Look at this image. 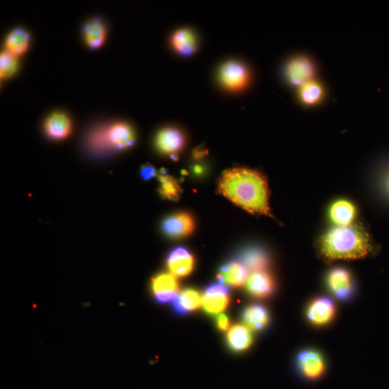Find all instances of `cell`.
<instances>
[{
	"mask_svg": "<svg viewBox=\"0 0 389 389\" xmlns=\"http://www.w3.org/2000/svg\"><path fill=\"white\" fill-rule=\"evenodd\" d=\"M167 265L171 274L176 277H185L193 270L194 258L186 248H176L168 255Z\"/></svg>",
	"mask_w": 389,
	"mask_h": 389,
	"instance_id": "obj_13",
	"label": "cell"
},
{
	"mask_svg": "<svg viewBox=\"0 0 389 389\" xmlns=\"http://www.w3.org/2000/svg\"><path fill=\"white\" fill-rule=\"evenodd\" d=\"M158 172L155 168L150 166L146 165L142 167L141 171V176L143 179L148 181L157 176Z\"/></svg>",
	"mask_w": 389,
	"mask_h": 389,
	"instance_id": "obj_28",
	"label": "cell"
},
{
	"mask_svg": "<svg viewBox=\"0 0 389 389\" xmlns=\"http://www.w3.org/2000/svg\"><path fill=\"white\" fill-rule=\"evenodd\" d=\"M135 142L133 128L123 122L97 128L88 139L90 148L96 153L123 151L133 146Z\"/></svg>",
	"mask_w": 389,
	"mask_h": 389,
	"instance_id": "obj_3",
	"label": "cell"
},
{
	"mask_svg": "<svg viewBox=\"0 0 389 389\" xmlns=\"http://www.w3.org/2000/svg\"><path fill=\"white\" fill-rule=\"evenodd\" d=\"M373 249L368 232L357 225L336 226L326 233L320 241L323 256L333 261L363 258Z\"/></svg>",
	"mask_w": 389,
	"mask_h": 389,
	"instance_id": "obj_2",
	"label": "cell"
},
{
	"mask_svg": "<svg viewBox=\"0 0 389 389\" xmlns=\"http://www.w3.org/2000/svg\"><path fill=\"white\" fill-rule=\"evenodd\" d=\"M327 283L330 291L338 299H349L354 293L353 281L351 274L346 269H333L328 275Z\"/></svg>",
	"mask_w": 389,
	"mask_h": 389,
	"instance_id": "obj_9",
	"label": "cell"
},
{
	"mask_svg": "<svg viewBox=\"0 0 389 389\" xmlns=\"http://www.w3.org/2000/svg\"><path fill=\"white\" fill-rule=\"evenodd\" d=\"M193 172L198 176H201L203 173L204 170L201 166H195L193 168Z\"/></svg>",
	"mask_w": 389,
	"mask_h": 389,
	"instance_id": "obj_31",
	"label": "cell"
},
{
	"mask_svg": "<svg viewBox=\"0 0 389 389\" xmlns=\"http://www.w3.org/2000/svg\"><path fill=\"white\" fill-rule=\"evenodd\" d=\"M219 79L223 86L231 91H240L249 84L251 74L248 67L238 61L226 62L219 71Z\"/></svg>",
	"mask_w": 389,
	"mask_h": 389,
	"instance_id": "obj_4",
	"label": "cell"
},
{
	"mask_svg": "<svg viewBox=\"0 0 389 389\" xmlns=\"http://www.w3.org/2000/svg\"><path fill=\"white\" fill-rule=\"evenodd\" d=\"M306 314L311 323L323 326L330 323L334 318L335 305L331 299L320 297L310 303Z\"/></svg>",
	"mask_w": 389,
	"mask_h": 389,
	"instance_id": "obj_11",
	"label": "cell"
},
{
	"mask_svg": "<svg viewBox=\"0 0 389 389\" xmlns=\"http://www.w3.org/2000/svg\"><path fill=\"white\" fill-rule=\"evenodd\" d=\"M19 67L18 56L4 51L0 56V77L2 79H9L13 76Z\"/></svg>",
	"mask_w": 389,
	"mask_h": 389,
	"instance_id": "obj_27",
	"label": "cell"
},
{
	"mask_svg": "<svg viewBox=\"0 0 389 389\" xmlns=\"http://www.w3.org/2000/svg\"><path fill=\"white\" fill-rule=\"evenodd\" d=\"M238 261L249 272L265 271L269 266V256L266 251L260 247H249L241 252Z\"/></svg>",
	"mask_w": 389,
	"mask_h": 389,
	"instance_id": "obj_16",
	"label": "cell"
},
{
	"mask_svg": "<svg viewBox=\"0 0 389 389\" xmlns=\"http://www.w3.org/2000/svg\"><path fill=\"white\" fill-rule=\"evenodd\" d=\"M243 320L246 326L253 331L264 330L270 322L268 310L261 305L248 306L243 311Z\"/></svg>",
	"mask_w": 389,
	"mask_h": 389,
	"instance_id": "obj_19",
	"label": "cell"
},
{
	"mask_svg": "<svg viewBox=\"0 0 389 389\" xmlns=\"http://www.w3.org/2000/svg\"><path fill=\"white\" fill-rule=\"evenodd\" d=\"M30 34L22 28H17L10 33L6 40V51L16 56L24 54L29 49Z\"/></svg>",
	"mask_w": 389,
	"mask_h": 389,
	"instance_id": "obj_24",
	"label": "cell"
},
{
	"mask_svg": "<svg viewBox=\"0 0 389 389\" xmlns=\"http://www.w3.org/2000/svg\"><path fill=\"white\" fill-rule=\"evenodd\" d=\"M173 49L182 55L189 56L196 52L198 41L194 32L189 29L177 31L171 40Z\"/></svg>",
	"mask_w": 389,
	"mask_h": 389,
	"instance_id": "obj_23",
	"label": "cell"
},
{
	"mask_svg": "<svg viewBox=\"0 0 389 389\" xmlns=\"http://www.w3.org/2000/svg\"><path fill=\"white\" fill-rule=\"evenodd\" d=\"M299 95L304 104L315 105L322 100L323 89L319 84L313 81L300 87Z\"/></svg>",
	"mask_w": 389,
	"mask_h": 389,
	"instance_id": "obj_25",
	"label": "cell"
},
{
	"mask_svg": "<svg viewBox=\"0 0 389 389\" xmlns=\"http://www.w3.org/2000/svg\"><path fill=\"white\" fill-rule=\"evenodd\" d=\"M329 216L337 226H350L356 216V208L350 201L339 200L330 207Z\"/></svg>",
	"mask_w": 389,
	"mask_h": 389,
	"instance_id": "obj_21",
	"label": "cell"
},
{
	"mask_svg": "<svg viewBox=\"0 0 389 389\" xmlns=\"http://www.w3.org/2000/svg\"><path fill=\"white\" fill-rule=\"evenodd\" d=\"M44 129L51 138L62 140L69 136L72 124L67 115L63 113H54L45 121Z\"/></svg>",
	"mask_w": 389,
	"mask_h": 389,
	"instance_id": "obj_18",
	"label": "cell"
},
{
	"mask_svg": "<svg viewBox=\"0 0 389 389\" xmlns=\"http://www.w3.org/2000/svg\"><path fill=\"white\" fill-rule=\"evenodd\" d=\"M217 327L221 331H226L229 328V320L225 315H220L217 320Z\"/></svg>",
	"mask_w": 389,
	"mask_h": 389,
	"instance_id": "obj_29",
	"label": "cell"
},
{
	"mask_svg": "<svg viewBox=\"0 0 389 389\" xmlns=\"http://www.w3.org/2000/svg\"><path fill=\"white\" fill-rule=\"evenodd\" d=\"M153 297L159 303L173 301L179 293V283L171 273H161L152 280Z\"/></svg>",
	"mask_w": 389,
	"mask_h": 389,
	"instance_id": "obj_8",
	"label": "cell"
},
{
	"mask_svg": "<svg viewBox=\"0 0 389 389\" xmlns=\"http://www.w3.org/2000/svg\"><path fill=\"white\" fill-rule=\"evenodd\" d=\"M161 182L160 193L168 200H178L181 193V187L177 181L171 176L161 175L159 176Z\"/></svg>",
	"mask_w": 389,
	"mask_h": 389,
	"instance_id": "obj_26",
	"label": "cell"
},
{
	"mask_svg": "<svg viewBox=\"0 0 389 389\" xmlns=\"http://www.w3.org/2000/svg\"><path fill=\"white\" fill-rule=\"evenodd\" d=\"M253 340L251 330L242 325L232 327L227 334L228 346L233 351L241 352L248 349Z\"/></svg>",
	"mask_w": 389,
	"mask_h": 389,
	"instance_id": "obj_22",
	"label": "cell"
},
{
	"mask_svg": "<svg viewBox=\"0 0 389 389\" xmlns=\"http://www.w3.org/2000/svg\"><path fill=\"white\" fill-rule=\"evenodd\" d=\"M203 303V295L198 291L187 288L173 300V309L178 315H186L197 310Z\"/></svg>",
	"mask_w": 389,
	"mask_h": 389,
	"instance_id": "obj_17",
	"label": "cell"
},
{
	"mask_svg": "<svg viewBox=\"0 0 389 389\" xmlns=\"http://www.w3.org/2000/svg\"><path fill=\"white\" fill-rule=\"evenodd\" d=\"M249 271L238 260L223 265L218 273L219 282L225 286L241 287L247 283Z\"/></svg>",
	"mask_w": 389,
	"mask_h": 389,
	"instance_id": "obj_12",
	"label": "cell"
},
{
	"mask_svg": "<svg viewBox=\"0 0 389 389\" xmlns=\"http://www.w3.org/2000/svg\"><path fill=\"white\" fill-rule=\"evenodd\" d=\"M218 191L251 213L271 216L268 183L257 171L242 168L225 171L218 181Z\"/></svg>",
	"mask_w": 389,
	"mask_h": 389,
	"instance_id": "obj_1",
	"label": "cell"
},
{
	"mask_svg": "<svg viewBox=\"0 0 389 389\" xmlns=\"http://www.w3.org/2000/svg\"><path fill=\"white\" fill-rule=\"evenodd\" d=\"M206 151L205 150H203L202 148H196L195 151H194V158L196 159H201L204 157V156L206 155Z\"/></svg>",
	"mask_w": 389,
	"mask_h": 389,
	"instance_id": "obj_30",
	"label": "cell"
},
{
	"mask_svg": "<svg viewBox=\"0 0 389 389\" xmlns=\"http://www.w3.org/2000/svg\"><path fill=\"white\" fill-rule=\"evenodd\" d=\"M229 291L226 286L219 283L208 286L203 295V308L208 315H218L228 305Z\"/></svg>",
	"mask_w": 389,
	"mask_h": 389,
	"instance_id": "obj_6",
	"label": "cell"
},
{
	"mask_svg": "<svg viewBox=\"0 0 389 389\" xmlns=\"http://www.w3.org/2000/svg\"><path fill=\"white\" fill-rule=\"evenodd\" d=\"M194 221L187 213H178L166 218L162 225L166 235L178 239L188 236L194 230Z\"/></svg>",
	"mask_w": 389,
	"mask_h": 389,
	"instance_id": "obj_10",
	"label": "cell"
},
{
	"mask_svg": "<svg viewBox=\"0 0 389 389\" xmlns=\"http://www.w3.org/2000/svg\"><path fill=\"white\" fill-rule=\"evenodd\" d=\"M300 373L306 378L315 380L321 377L325 370L323 356L313 349L300 352L296 359Z\"/></svg>",
	"mask_w": 389,
	"mask_h": 389,
	"instance_id": "obj_7",
	"label": "cell"
},
{
	"mask_svg": "<svg viewBox=\"0 0 389 389\" xmlns=\"http://www.w3.org/2000/svg\"><path fill=\"white\" fill-rule=\"evenodd\" d=\"M386 188H387L388 192L389 193V177L387 180Z\"/></svg>",
	"mask_w": 389,
	"mask_h": 389,
	"instance_id": "obj_32",
	"label": "cell"
},
{
	"mask_svg": "<svg viewBox=\"0 0 389 389\" xmlns=\"http://www.w3.org/2000/svg\"><path fill=\"white\" fill-rule=\"evenodd\" d=\"M185 145V138L179 130L166 128L156 137V146L165 154L173 155L182 150Z\"/></svg>",
	"mask_w": 389,
	"mask_h": 389,
	"instance_id": "obj_14",
	"label": "cell"
},
{
	"mask_svg": "<svg viewBox=\"0 0 389 389\" xmlns=\"http://www.w3.org/2000/svg\"><path fill=\"white\" fill-rule=\"evenodd\" d=\"M84 34L85 41L89 47L92 49H98L106 41L107 36L106 26L101 19H94L85 25Z\"/></svg>",
	"mask_w": 389,
	"mask_h": 389,
	"instance_id": "obj_20",
	"label": "cell"
},
{
	"mask_svg": "<svg viewBox=\"0 0 389 389\" xmlns=\"http://www.w3.org/2000/svg\"><path fill=\"white\" fill-rule=\"evenodd\" d=\"M315 73L313 63L307 57L301 56L291 59L286 68V75L288 82L300 88L313 81Z\"/></svg>",
	"mask_w": 389,
	"mask_h": 389,
	"instance_id": "obj_5",
	"label": "cell"
},
{
	"mask_svg": "<svg viewBox=\"0 0 389 389\" xmlns=\"http://www.w3.org/2000/svg\"><path fill=\"white\" fill-rule=\"evenodd\" d=\"M246 288L248 292L253 297L265 298L273 293L275 283L272 276L267 272H255L249 276Z\"/></svg>",
	"mask_w": 389,
	"mask_h": 389,
	"instance_id": "obj_15",
	"label": "cell"
}]
</instances>
